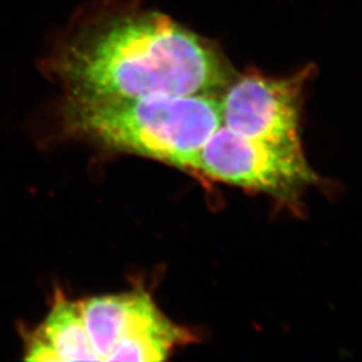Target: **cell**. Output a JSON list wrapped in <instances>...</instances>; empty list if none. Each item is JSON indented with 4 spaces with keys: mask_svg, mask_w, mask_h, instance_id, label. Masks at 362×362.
Wrapping results in <instances>:
<instances>
[{
    "mask_svg": "<svg viewBox=\"0 0 362 362\" xmlns=\"http://www.w3.org/2000/svg\"><path fill=\"white\" fill-rule=\"evenodd\" d=\"M52 65L69 100L83 103L218 95L235 79L208 40L158 13L105 19L67 42Z\"/></svg>",
    "mask_w": 362,
    "mask_h": 362,
    "instance_id": "obj_1",
    "label": "cell"
},
{
    "mask_svg": "<svg viewBox=\"0 0 362 362\" xmlns=\"http://www.w3.org/2000/svg\"><path fill=\"white\" fill-rule=\"evenodd\" d=\"M81 309L100 361H165L192 337L165 317L144 288L88 298Z\"/></svg>",
    "mask_w": 362,
    "mask_h": 362,
    "instance_id": "obj_3",
    "label": "cell"
},
{
    "mask_svg": "<svg viewBox=\"0 0 362 362\" xmlns=\"http://www.w3.org/2000/svg\"><path fill=\"white\" fill-rule=\"evenodd\" d=\"M27 361H100L93 349L79 300L57 290L50 313L27 338Z\"/></svg>",
    "mask_w": 362,
    "mask_h": 362,
    "instance_id": "obj_6",
    "label": "cell"
},
{
    "mask_svg": "<svg viewBox=\"0 0 362 362\" xmlns=\"http://www.w3.org/2000/svg\"><path fill=\"white\" fill-rule=\"evenodd\" d=\"M189 170L286 202L317 181L302 149L248 139L224 125L208 139Z\"/></svg>",
    "mask_w": 362,
    "mask_h": 362,
    "instance_id": "obj_4",
    "label": "cell"
},
{
    "mask_svg": "<svg viewBox=\"0 0 362 362\" xmlns=\"http://www.w3.org/2000/svg\"><path fill=\"white\" fill-rule=\"evenodd\" d=\"M311 74L308 66L290 77L250 73L233 79L220 98L223 125L248 139L302 149V93Z\"/></svg>",
    "mask_w": 362,
    "mask_h": 362,
    "instance_id": "obj_5",
    "label": "cell"
},
{
    "mask_svg": "<svg viewBox=\"0 0 362 362\" xmlns=\"http://www.w3.org/2000/svg\"><path fill=\"white\" fill-rule=\"evenodd\" d=\"M66 127L101 146L187 169L223 125L219 95H149L119 101L69 100Z\"/></svg>",
    "mask_w": 362,
    "mask_h": 362,
    "instance_id": "obj_2",
    "label": "cell"
}]
</instances>
